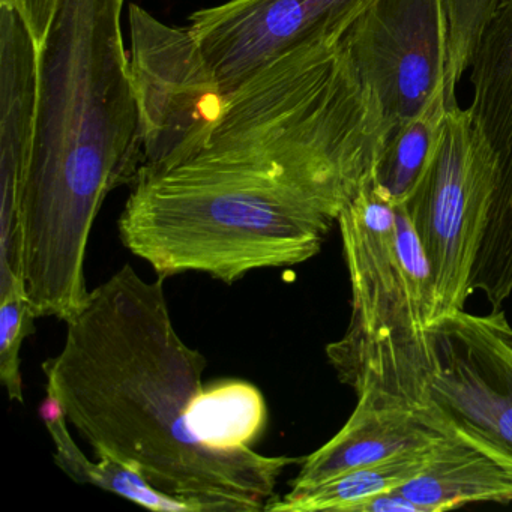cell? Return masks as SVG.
Segmentation results:
<instances>
[{"instance_id":"obj_14","label":"cell","mask_w":512,"mask_h":512,"mask_svg":"<svg viewBox=\"0 0 512 512\" xmlns=\"http://www.w3.org/2000/svg\"><path fill=\"white\" fill-rule=\"evenodd\" d=\"M439 443L430 448L406 452L380 463L349 470L313 487L299 490L292 488L286 496L272 500L266 511L349 512L356 503L376 494L398 490L415 479L430 464Z\"/></svg>"},{"instance_id":"obj_8","label":"cell","mask_w":512,"mask_h":512,"mask_svg":"<svg viewBox=\"0 0 512 512\" xmlns=\"http://www.w3.org/2000/svg\"><path fill=\"white\" fill-rule=\"evenodd\" d=\"M343 43L389 134L445 97L442 0H376L347 28Z\"/></svg>"},{"instance_id":"obj_7","label":"cell","mask_w":512,"mask_h":512,"mask_svg":"<svg viewBox=\"0 0 512 512\" xmlns=\"http://www.w3.org/2000/svg\"><path fill=\"white\" fill-rule=\"evenodd\" d=\"M130 71L142 130V166L193 154L211 136L226 94L188 28L128 5Z\"/></svg>"},{"instance_id":"obj_22","label":"cell","mask_w":512,"mask_h":512,"mask_svg":"<svg viewBox=\"0 0 512 512\" xmlns=\"http://www.w3.org/2000/svg\"><path fill=\"white\" fill-rule=\"evenodd\" d=\"M349 512H421V509L400 491L395 490L362 500L352 506Z\"/></svg>"},{"instance_id":"obj_1","label":"cell","mask_w":512,"mask_h":512,"mask_svg":"<svg viewBox=\"0 0 512 512\" xmlns=\"http://www.w3.org/2000/svg\"><path fill=\"white\" fill-rule=\"evenodd\" d=\"M344 32L304 41L226 94L193 154L140 167L119 218L124 247L164 280L224 284L317 256L389 137Z\"/></svg>"},{"instance_id":"obj_16","label":"cell","mask_w":512,"mask_h":512,"mask_svg":"<svg viewBox=\"0 0 512 512\" xmlns=\"http://www.w3.org/2000/svg\"><path fill=\"white\" fill-rule=\"evenodd\" d=\"M188 419L194 434L211 448H253L265 431L268 409L256 386L223 380L200 391Z\"/></svg>"},{"instance_id":"obj_17","label":"cell","mask_w":512,"mask_h":512,"mask_svg":"<svg viewBox=\"0 0 512 512\" xmlns=\"http://www.w3.org/2000/svg\"><path fill=\"white\" fill-rule=\"evenodd\" d=\"M448 107L437 97L421 115L392 131L377 157L373 178L394 202L406 203L433 160Z\"/></svg>"},{"instance_id":"obj_3","label":"cell","mask_w":512,"mask_h":512,"mask_svg":"<svg viewBox=\"0 0 512 512\" xmlns=\"http://www.w3.org/2000/svg\"><path fill=\"white\" fill-rule=\"evenodd\" d=\"M125 0H59L38 55L34 151L22 196L23 283L35 317L68 322L88 298L85 259L104 200L143 164L122 35Z\"/></svg>"},{"instance_id":"obj_12","label":"cell","mask_w":512,"mask_h":512,"mask_svg":"<svg viewBox=\"0 0 512 512\" xmlns=\"http://www.w3.org/2000/svg\"><path fill=\"white\" fill-rule=\"evenodd\" d=\"M398 491L421 512L512 502V460L493 446L454 431L439 443L430 464Z\"/></svg>"},{"instance_id":"obj_6","label":"cell","mask_w":512,"mask_h":512,"mask_svg":"<svg viewBox=\"0 0 512 512\" xmlns=\"http://www.w3.org/2000/svg\"><path fill=\"white\" fill-rule=\"evenodd\" d=\"M496 187V158L469 109L446 112L433 160L406 206L433 271L434 320L464 310ZM433 320V322H434Z\"/></svg>"},{"instance_id":"obj_21","label":"cell","mask_w":512,"mask_h":512,"mask_svg":"<svg viewBox=\"0 0 512 512\" xmlns=\"http://www.w3.org/2000/svg\"><path fill=\"white\" fill-rule=\"evenodd\" d=\"M0 7L16 11L28 26L38 47H41L52 28L59 0H0Z\"/></svg>"},{"instance_id":"obj_18","label":"cell","mask_w":512,"mask_h":512,"mask_svg":"<svg viewBox=\"0 0 512 512\" xmlns=\"http://www.w3.org/2000/svg\"><path fill=\"white\" fill-rule=\"evenodd\" d=\"M505 0H442L446 22V107H457L455 89L472 68L484 35Z\"/></svg>"},{"instance_id":"obj_10","label":"cell","mask_w":512,"mask_h":512,"mask_svg":"<svg viewBox=\"0 0 512 512\" xmlns=\"http://www.w3.org/2000/svg\"><path fill=\"white\" fill-rule=\"evenodd\" d=\"M358 404L322 448L302 458L292 488H308L358 467L430 448L449 436L418 404L374 385L356 389Z\"/></svg>"},{"instance_id":"obj_19","label":"cell","mask_w":512,"mask_h":512,"mask_svg":"<svg viewBox=\"0 0 512 512\" xmlns=\"http://www.w3.org/2000/svg\"><path fill=\"white\" fill-rule=\"evenodd\" d=\"M472 292L484 293L491 307H502L512 293V191L488 211L473 263Z\"/></svg>"},{"instance_id":"obj_4","label":"cell","mask_w":512,"mask_h":512,"mask_svg":"<svg viewBox=\"0 0 512 512\" xmlns=\"http://www.w3.org/2000/svg\"><path fill=\"white\" fill-rule=\"evenodd\" d=\"M374 385L427 410L452 434L512 460V326L505 311H454L412 344L371 353L349 386Z\"/></svg>"},{"instance_id":"obj_20","label":"cell","mask_w":512,"mask_h":512,"mask_svg":"<svg viewBox=\"0 0 512 512\" xmlns=\"http://www.w3.org/2000/svg\"><path fill=\"white\" fill-rule=\"evenodd\" d=\"M35 320L25 287L0 293V380L17 403L25 401L20 352L26 337L35 331Z\"/></svg>"},{"instance_id":"obj_15","label":"cell","mask_w":512,"mask_h":512,"mask_svg":"<svg viewBox=\"0 0 512 512\" xmlns=\"http://www.w3.org/2000/svg\"><path fill=\"white\" fill-rule=\"evenodd\" d=\"M44 421L55 443V461L59 469L79 484L94 485L125 497L152 511L196 512L190 503L157 490L139 470L110 457L89 460L68 430V421L58 404L50 400L44 406Z\"/></svg>"},{"instance_id":"obj_11","label":"cell","mask_w":512,"mask_h":512,"mask_svg":"<svg viewBox=\"0 0 512 512\" xmlns=\"http://www.w3.org/2000/svg\"><path fill=\"white\" fill-rule=\"evenodd\" d=\"M40 47L16 11L0 7V244L22 245V196L34 151Z\"/></svg>"},{"instance_id":"obj_9","label":"cell","mask_w":512,"mask_h":512,"mask_svg":"<svg viewBox=\"0 0 512 512\" xmlns=\"http://www.w3.org/2000/svg\"><path fill=\"white\" fill-rule=\"evenodd\" d=\"M376 0H226L188 26L224 94L304 41L349 28Z\"/></svg>"},{"instance_id":"obj_5","label":"cell","mask_w":512,"mask_h":512,"mask_svg":"<svg viewBox=\"0 0 512 512\" xmlns=\"http://www.w3.org/2000/svg\"><path fill=\"white\" fill-rule=\"evenodd\" d=\"M352 290L346 334L326 347L341 382L349 383L379 349L412 344L436 313L433 271L406 203H397L373 173L338 218Z\"/></svg>"},{"instance_id":"obj_13","label":"cell","mask_w":512,"mask_h":512,"mask_svg":"<svg viewBox=\"0 0 512 512\" xmlns=\"http://www.w3.org/2000/svg\"><path fill=\"white\" fill-rule=\"evenodd\" d=\"M469 112L496 158L490 209L512 191V0H505L484 35L470 68Z\"/></svg>"},{"instance_id":"obj_2","label":"cell","mask_w":512,"mask_h":512,"mask_svg":"<svg viewBox=\"0 0 512 512\" xmlns=\"http://www.w3.org/2000/svg\"><path fill=\"white\" fill-rule=\"evenodd\" d=\"M163 283L125 265L91 290L43 364L47 397L98 457L139 470L196 512L266 511L281 473L302 458L211 448L194 434L188 412L206 358L176 332Z\"/></svg>"}]
</instances>
